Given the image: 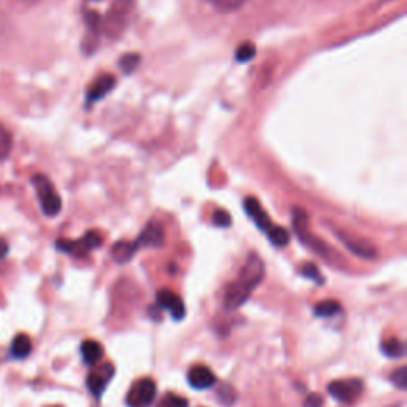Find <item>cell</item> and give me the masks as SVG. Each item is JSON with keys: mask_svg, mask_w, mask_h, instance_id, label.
Here are the masks:
<instances>
[{"mask_svg": "<svg viewBox=\"0 0 407 407\" xmlns=\"http://www.w3.org/2000/svg\"><path fill=\"white\" fill-rule=\"evenodd\" d=\"M293 228H294V233H296L299 240H301L305 247H309L310 250H312L314 253H317L318 256H321V258L326 260L328 262L339 261V256H337L336 251L331 248L329 245H326L323 240L315 237V235L310 233L309 215H307V212L302 210V208H294Z\"/></svg>", "mask_w": 407, "mask_h": 407, "instance_id": "obj_1", "label": "cell"}, {"mask_svg": "<svg viewBox=\"0 0 407 407\" xmlns=\"http://www.w3.org/2000/svg\"><path fill=\"white\" fill-rule=\"evenodd\" d=\"M32 185H34L37 197H39L42 212L46 217H56L62 208V201L51 180L44 174H37L32 177Z\"/></svg>", "mask_w": 407, "mask_h": 407, "instance_id": "obj_2", "label": "cell"}, {"mask_svg": "<svg viewBox=\"0 0 407 407\" xmlns=\"http://www.w3.org/2000/svg\"><path fill=\"white\" fill-rule=\"evenodd\" d=\"M132 8V0H115L111 5L105 19H102V30L105 32L110 39H118L123 34V30L127 26V18H129Z\"/></svg>", "mask_w": 407, "mask_h": 407, "instance_id": "obj_3", "label": "cell"}, {"mask_svg": "<svg viewBox=\"0 0 407 407\" xmlns=\"http://www.w3.org/2000/svg\"><path fill=\"white\" fill-rule=\"evenodd\" d=\"M102 237L99 233L91 231L83 235L80 240H67V239H59L56 242L57 250L69 253L72 256H84L88 251L100 247Z\"/></svg>", "mask_w": 407, "mask_h": 407, "instance_id": "obj_4", "label": "cell"}, {"mask_svg": "<svg viewBox=\"0 0 407 407\" xmlns=\"http://www.w3.org/2000/svg\"><path fill=\"white\" fill-rule=\"evenodd\" d=\"M364 385L360 379H347V380H336L328 385V393L333 396L336 401L344 404H352L353 401L360 398L363 393Z\"/></svg>", "mask_w": 407, "mask_h": 407, "instance_id": "obj_5", "label": "cell"}, {"mask_svg": "<svg viewBox=\"0 0 407 407\" xmlns=\"http://www.w3.org/2000/svg\"><path fill=\"white\" fill-rule=\"evenodd\" d=\"M156 398V383L152 379H141L132 385L126 403L129 407H150Z\"/></svg>", "mask_w": 407, "mask_h": 407, "instance_id": "obj_6", "label": "cell"}, {"mask_svg": "<svg viewBox=\"0 0 407 407\" xmlns=\"http://www.w3.org/2000/svg\"><path fill=\"white\" fill-rule=\"evenodd\" d=\"M262 277H264V262H262L258 255L251 253L247 261H245V264L242 266V269H240L239 277L235 282H239L240 285H244L247 290L253 291L255 288L260 285Z\"/></svg>", "mask_w": 407, "mask_h": 407, "instance_id": "obj_7", "label": "cell"}, {"mask_svg": "<svg viewBox=\"0 0 407 407\" xmlns=\"http://www.w3.org/2000/svg\"><path fill=\"white\" fill-rule=\"evenodd\" d=\"M336 235L339 237L341 242L352 251L353 255L360 256V258H364V260L377 258L379 251L376 248V245H374L371 240L364 239V237H361V235L350 234V233H345V231H336Z\"/></svg>", "mask_w": 407, "mask_h": 407, "instance_id": "obj_8", "label": "cell"}, {"mask_svg": "<svg viewBox=\"0 0 407 407\" xmlns=\"http://www.w3.org/2000/svg\"><path fill=\"white\" fill-rule=\"evenodd\" d=\"M114 376H115V368L111 366L110 363L102 364V366L96 368L94 371L88 376V379H87L88 390L96 396V398L99 399L100 396L104 395L105 388L109 387L110 380Z\"/></svg>", "mask_w": 407, "mask_h": 407, "instance_id": "obj_9", "label": "cell"}, {"mask_svg": "<svg viewBox=\"0 0 407 407\" xmlns=\"http://www.w3.org/2000/svg\"><path fill=\"white\" fill-rule=\"evenodd\" d=\"M156 307L163 310H169L174 320H181L185 317L186 309L180 296H177L170 290H159L156 294Z\"/></svg>", "mask_w": 407, "mask_h": 407, "instance_id": "obj_10", "label": "cell"}, {"mask_svg": "<svg viewBox=\"0 0 407 407\" xmlns=\"http://www.w3.org/2000/svg\"><path fill=\"white\" fill-rule=\"evenodd\" d=\"M134 244H136L137 250L141 247H161L164 244L163 224L158 221H150Z\"/></svg>", "mask_w": 407, "mask_h": 407, "instance_id": "obj_11", "label": "cell"}, {"mask_svg": "<svg viewBox=\"0 0 407 407\" xmlns=\"http://www.w3.org/2000/svg\"><path fill=\"white\" fill-rule=\"evenodd\" d=\"M244 206H245V210H247L248 213V217L253 219L255 224L261 229V231H264L267 234L272 228H274L269 215H267L264 208L261 207V204L256 201L255 197H247L244 202Z\"/></svg>", "mask_w": 407, "mask_h": 407, "instance_id": "obj_12", "label": "cell"}, {"mask_svg": "<svg viewBox=\"0 0 407 407\" xmlns=\"http://www.w3.org/2000/svg\"><path fill=\"white\" fill-rule=\"evenodd\" d=\"M188 383L196 390H207L217 383V377L207 366H195L188 372Z\"/></svg>", "mask_w": 407, "mask_h": 407, "instance_id": "obj_13", "label": "cell"}, {"mask_svg": "<svg viewBox=\"0 0 407 407\" xmlns=\"http://www.w3.org/2000/svg\"><path fill=\"white\" fill-rule=\"evenodd\" d=\"M250 294L251 291L244 285H240L239 282H233L228 287L226 294H224V307H226V310H237L247 302Z\"/></svg>", "mask_w": 407, "mask_h": 407, "instance_id": "obj_14", "label": "cell"}, {"mask_svg": "<svg viewBox=\"0 0 407 407\" xmlns=\"http://www.w3.org/2000/svg\"><path fill=\"white\" fill-rule=\"evenodd\" d=\"M115 83H116V80H115L114 75H102V77L96 80V82L93 83V87L88 89L89 104H93V102H98L102 98H105V96L115 88Z\"/></svg>", "mask_w": 407, "mask_h": 407, "instance_id": "obj_15", "label": "cell"}, {"mask_svg": "<svg viewBox=\"0 0 407 407\" xmlns=\"http://www.w3.org/2000/svg\"><path fill=\"white\" fill-rule=\"evenodd\" d=\"M102 355H104V349L99 344L98 341H84L82 344V356L83 361L88 364V366H94L102 360Z\"/></svg>", "mask_w": 407, "mask_h": 407, "instance_id": "obj_16", "label": "cell"}, {"mask_svg": "<svg viewBox=\"0 0 407 407\" xmlns=\"http://www.w3.org/2000/svg\"><path fill=\"white\" fill-rule=\"evenodd\" d=\"M136 251H137L136 244L121 240V242H118L111 247V258H114L116 262H120V264H125V262H127L132 258Z\"/></svg>", "mask_w": 407, "mask_h": 407, "instance_id": "obj_17", "label": "cell"}, {"mask_svg": "<svg viewBox=\"0 0 407 407\" xmlns=\"http://www.w3.org/2000/svg\"><path fill=\"white\" fill-rule=\"evenodd\" d=\"M12 355L18 360H23V358L29 356V353L32 352V342L30 337L28 334H18L12 342Z\"/></svg>", "mask_w": 407, "mask_h": 407, "instance_id": "obj_18", "label": "cell"}, {"mask_svg": "<svg viewBox=\"0 0 407 407\" xmlns=\"http://www.w3.org/2000/svg\"><path fill=\"white\" fill-rule=\"evenodd\" d=\"M339 312H341V304L337 301H331V299L315 304L314 307V314L320 318H331Z\"/></svg>", "mask_w": 407, "mask_h": 407, "instance_id": "obj_19", "label": "cell"}, {"mask_svg": "<svg viewBox=\"0 0 407 407\" xmlns=\"http://www.w3.org/2000/svg\"><path fill=\"white\" fill-rule=\"evenodd\" d=\"M206 2L219 13H233L235 10L242 8L248 0H206Z\"/></svg>", "mask_w": 407, "mask_h": 407, "instance_id": "obj_20", "label": "cell"}, {"mask_svg": "<svg viewBox=\"0 0 407 407\" xmlns=\"http://www.w3.org/2000/svg\"><path fill=\"white\" fill-rule=\"evenodd\" d=\"M382 352L388 358H393V360H396V358H403L406 355L404 344L399 339H388L387 342H383Z\"/></svg>", "mask_w": 407, "mask_h": 407, "instance_id": "obj_21", "label": "cell"}, {"mask_svg": "<svg viewBox=\"0 0 407 407\" xmlns=\"http://www.w3.org/2000/svg\"><path fill=\"white\" fill-rule=\"evenodd\" d=\"M267 237L271 239V242L275 245V247H287L288 244H290V233L287 231L285 228H280V226H274L271 229L269 233H267Z\"/></svg>", "mask_w": 407, "mask_h": 407, "instance_id": "obj_22", "label": "cell"}, {"mask_svg": "<svg viewBox=\"0 0 407 407\" xmlns=\"http://www.w3.org/2000/svg\"><path fill=\"white\" fill-rule=\"evenodd\" d=\"M12 147H13L12 134L0 125V161L8 158L10 152H12Z\"/></svg>", "mask_w": 407, "mask_h": 407, "instance_id": "obj_23", "label": "cell"}, {"mask_svg": "<svg viewBox=\"0 0 407 407\" xmlns=\"http://www.w3.org/2000/svg\"><path fill=\"white\" fill-rule=\"evenodd\" d=\"M301 274L309 278V280H312L315 283H318V285H323L325 283V278L323 275H321V272L317 266L314 264V262H305V264H302L301 267Z\"/></svg>", "mask_w": 407, "mask_h": 407, "instance_id": "obj_24", "label": "cell"}, {"mask_svg": "<svg viewBox=\"0 0 407 407\" xmlns=\"http://www.w3.org/2000/svg\"><path fill=\"white\" fill-rule=\"evenodd\" d=\"M158 407H188V399L183 398V396L169 393L159 401Z\"/></svg>", "mask_w": 407, "mask_h": 407, "instance_id": "obj_25", "label": "cell"}, {"mask_svg": "<svg viewBox=\"0 0 407 407\" xmlns=\"http://www.w3.org/2000/svg\"><path fill=\"white\" fill-rule=\"evenodd\" d=\"M141 61H142L141 56L136 55V53H131V55H125L121 57L120 67L123 69V72L132 73L137 69L138 64H141Z\"/></svg>", "mask_w": 407, "mask_h": 407, "instance_id": "obj_26", "label": "cell"}, {"mask_svg": "<svg viewBox=\"0 0 407 407\" xmlns=\"http://www.w3.org/2000/svg\"><path fill=\"white\" fill-rule=\"evenodd\" d=\"M255 53H256V48L247 42V44H242L237 48L235 57H237L239 62H247V61H250L251 57L255 56Z\"/></svg>", "mask_w": 407, "mask_h": 407, "instance_id": "obj_27", "label": "cell"}, {"mask_svg": "<svg viewBox=\"0 0 407 407\" xmlns=\"http://www.w3.org/2000/svg\"><path fill=\"white\" fill-rule=\"evenodd\" d=\"M218 401L224 406H231L235 401V392L233 390V387H229V385L221 387V390L218 392Z\"/></svg>", "mask_w": 407, "mask_h": 407, "instance_id": "obj_28", "label": "cell"}, {"mask_svg": "<svg viewBox=\"0 0 407 407\" xmlns=\"http://www.w3.org/2000/svg\"><path fill=\"white\" fill-rule=\"evenodd\" d=\"M213 224L218 228L231 226V215L224 210H217L213 213Z\"/></svg>", "mask_w": 407, "mask_h": 407, "instance_id": "obj_29", "label": "cell"}, {"mask_svg": "<svg viewBox=\"0 0 407 407\" xmlns=\"http://www.w3.org/2000/svg\"><path fill=\"white\" fill-rule=\"evenodd\" d=\"M392 382L396 385V387L404 390L407 387V369L406 368H399L392 374Z\"/></svg>", "mask_w": 407, "mask_h": 407, "instance_id": "obj_30", "label": "cell"}, {"mask_svg": "<svg viewBox=\"0 0 407 407\" xmlns=\"http://www.w3.org/2000/svg\"><path fill=\"white\" fill-rule=\"evenodd\" d=\"M304 407H323V398H321L320 395L317 393H312L307 396V399H305Z\"/></svg>", "mask_w": 407, "mask_h": 407, "instance_id": "obj_31", "label": "cell"}, {"mask_svg": "<svg viewBox=\"0 0 407 407\" xmlns=\"http://www.w3.org/2000/svg\"><path fill=\"white\" fill-rule=\"evenodd\" d=\"M8 253V244L3 239H0V260H3Z\"/></svg>", "mask_w": 407, "mask_h": 407, "instance_id": "obj_32", "label": "cell"}, {"mask_svg": "<svg viewBox=\"0 0 407 407\" xmlns=\"http://www.w3.org/2000/svg\"><path fill=\"white\" fill-rule=\"evenodd\" d=\"M26 2H34V0H26Z\"/></svg>", "mask_w": 407, "mask_h": 407, "instance_id": "obj_33", "label": "cell"}]
</instances>
